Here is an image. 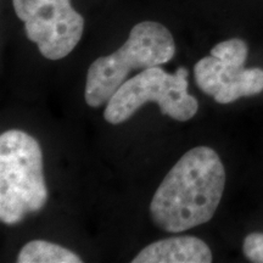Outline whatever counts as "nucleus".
<instances>
[{
    "label": "nucleus",
    "instance_id": "6e6552de",
    "mask_svg": "<svg viewBox=\"0 0 263 263\" xmlns=\"http://www.w3.org/2000/svg\"><path fill=\"white\" fill-rule=\"evenodd\" d=\"M18 263H81L82 258L68 249L47 240L28 241L17 256Z\"/></svg>",
    "mask_w": 263,
    "mask_h": 263
},
{
    "label": "nucleus",
    "instance_id": "20e7f679",
    "mask_svg": "<svg viewBox=\"0 0 263 263\" xmlns=\"http://www.w3.org/2000/svg\"><path fill=\"white\" fill-rule=\"evenodd\" d=\"M186 68L167 73L160 66L146 68L118 88L104 110L105 121L121 124L133 116L146 103H156L161 112L172 120L185 122L199 110L196 98L188 91Z\"/></svg>",
    "mask_w": 263,
    "mask_h": 263
},
{
    "label": "nucleus",
    "instance_id": "f257e3e1",
    "mask_svg": "<svg viewBox=\"0 0 263 263\" xmlns=\"http://www.w3.org/2000/svg\"><path fill=\"white\" fill-rule=\"evenodd\" d=\"M226 186V170L209 146L186 151L167 173L150 203L160 229L180 233L207 223L215 215Z\"/></svg>",
    "mask_w": 263,
    "mask_h": 263
},
{
    "label": "nucleus",
    "instance_id": "0eeeda50",
    "mask_svg": "<svg viewBox=\"0 0 263 263\" xmlns=\"http://www.w3.org/2000/svg\"><path fill=\"white\" fill-rule=\"evenodd\" d=\"M133 263H210L211 249L195 236H174L147 245L133 258Z\"/></svg>",
    "mask_w": 263,
    "mask_h": 263
},
{
    "label": "nucleus",
    "instance_id": "39448f33",
    "mask_svg": "<svg viewBox=\"0 0 263 263\" xmlns=\"http://www.w3.org/2000/svg\"><path fill=\"white\" fill-rule=\"evenodd\" d=\"M249 47L245 41L232 38L212 48L209 57L194 66L197 87L218 104L234 103L240 98L263 91V70L245 68Z\"/></svg>",
    "mask_w": 263,
    "mask_h": 263
},
{
    "label": "nucleus",
    "instance_id": "423d86ee",
    "mask_svg": "<svg viewBox=\"0 0 263 263\" xmlns=\"http://www.w3.org/2000/svg\"><path fill=\"white\" fill-rule=\"evenodd\" d=\"M25 24L26 37L48 60H61L73 51L84 31V18L71 0H12Z\"/></svg>",
    "mask_w": 263,
    "mask_h": 263
},
{
    "label": "nucleus",
    "instance_id": "f03ea898",
    "mask_svg": "<svg viewBox=\"0 0 263 263\" xmlns=\"http://www.w3.org/2000/svg\"><path fill=\"white\" fill-rule=\"evenodd\" d=\"M174 52L176 43L168 28L155 21L139 22L118 50L90 65L85 80V103L90 107L107 104L132 71L167 64Z\"/></svg>",
    "mask_w": 263,
    "mask_h": 263
},
{
    "label": "nucleus",
    "instance_id": "1a4fd4ad",
    "mask_svg": "<svg viewBox=\"0 0 263 263\" xmlns=\"http://www.w3.org/2000/svg\"><path fill=\"white\" fill-rule=\"evenodd\" d=\"M242 252L250 262L263 263V233H250L242 242Z\"/></svg>",
    "mask_w": 263,
    "mask_h": 263
},
{
    "label": "nucleus",
    "instance_id": "7ed1b4c3",
    "mask_svg": "<svg viewBox=\"0 0 263 263\" xmlns=\"http://www.w3.org/2000/svg\"><path fill=\"white\" fill-rule=\"evenodd\" d=\"M47 200L43 153L37 139L18 129L2 133L0 221L18 224L28 213L41 211Z\"/></svg>",
    "mask_w": 263,
    "mask_h": 263
}]
</instances>
